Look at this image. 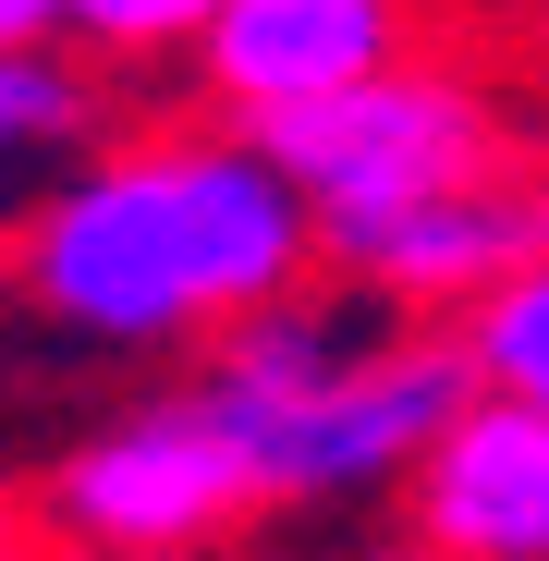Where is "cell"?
I'll use <instances>...</instances> for the list:
<instances>
[{"label": "cell", "instance_id": "3957f363", "mask_svg": "<svg viewBox=\"0 0 549 561\" xmlns=\"http://www.w3.org/2000/svg\"><path fill=\"white\" fill-rule=\"evenodd\" d=\"M268 525V477L232 439V415L208 391H159L123 403L111 427H85L49 489H37V537L49 549H111V561H171V549H220Z\"/></svg>", "mask_w": 549, "mask_h": 561}, {"label": "cell", "instance_id": "7a4b0ae2", "mask_svg": "<svg viewBox=\"0 0 549 561\" xmlns=\"http://www.w3.org/2000/svg\"><path fill=\"white\" fill-rule=\"evenodd\" d=\"M196 391L256 451L268 513H342V501H403L415 451L477 391V366L451 330H415V306H391L379 280L306 268L294 294L244 306L208 342Z\"/></svg>", "mask_w": 549, "mask_h": 561}, {"label": "cell", "instance_id": "8fae6325", "mask_svg": "<svg viewBox=\"0 0 549 561\" xmlns=\"http://www.w3.org/2000/svg\"><path fill=\"white\" fill-rule=\"evenodd\" d=\"M37 37H61V0H0V49H37Z\"/></svg>", "mask_w": 549, "mask_h": 561}, {"label": "cell", "instance_id": "30bf717a", "mask_svg": "<svg viewBox=\"0 0 549 561\" xmlns=\"http://www.w3.org/2000/svg\"><path fill=\"white\" fill-rule=\"evenodd\" d=\"M208 13L220 0H61V37L111 49V61H171V49H196Z\"/></svg>", "mask_w": 549, "mask_h": 561}, {"label": "cell", "instance_id": "277c9868", "mask_svg": "<svg viewBox=\"0 0 549 561\" xmlns=\"http://www.w3.org/2000/svg\"><path fill=\"white\" fill-rule=\"evenodd\" d=\"M244 135L294 171V196L318 220L415 208V196H439V183L501 171V99L465 85V73H439V61H415V49L379 61V73H354V85H330V99L256 111Z\"/></svg>", "mask_w": 549, "mask_h": 561}, {"label": "cell", "instance_id": "7c38bea8", "mask_svg": "<svg viewBox=\"0 0 549 561\" xmlns=\"http://www.w3.org/2000/svg\"><path fill=\"white\" fill-rule=\"evenodd\" d=\"M13 244H25V208H0V306H13Z\"/></svg>", "mask_w": 549, "mask_h": 561}, {"label": "cell", "instance_id": "6da1fadb", "mask_svg": "<svg viewBox=\"0 0 549 561\" xmlns=\"http://www.w3.org/2000/svg\"><path fill=\"white\" fill-rule=\"evenodd\" d=\"M318 268V208L256 135H123L25 196L13 306L85 354H183Z\"/></svg>", "mask_w": 549, "mask_h": 561}, {"label": "cell", "instance_id": "5b68a950", "mask_svg": "<svg viewBox=\"0 0 549 561\" xmlns=\"http://www.w3.org/2000/svg\"><path fill=\"white\" fill-rule=\"evenodd\" d=\"M403 549L439 561H549V403L465 391L403 477Z\"/></svg>", "mask_w": 549, "mask_h": 561}, {"label": "cell", "instance_id": "9c48e42d", "mask_svg": "<svg viewBox=\"0 0 549 561\" xmlns=\"http://www.w3.org/2000/svg\"><path fill=\"white\" fill-rule=\"evenodd\" d=\"M85 135V73L61 61V37L37 49H0V159H37Z\"/></svg>", "mask_w": 549, "mask_h": 561}, {"label": "cell", "instance_id": "52a82bcc", "mask_svg": "<svg viewBox=\"0 0 549 561\" xmlns=\"http://www.w3.org/2000/svg\"><path fill=\"white\" fill-rule=\"evenodd\" d=\"M403 49H415V0H220L183 61L232 123H256V111L330 99V85L379 73Z\"/></svg>", "mask_w": 549, "mask_h": 561}, {"label": "cell", "instance_id": "ba28073f", "mask_svg": "<svg viewBox=\"0 0 549 561\" xmlns=\"http://www.w3.org/2000/svg\"><path fill=\"white\" fill-rule=\"evenodd\" d=\"M451 342H465L477 391H525V403H549V256H525L513 280H489Z\"/></svg>", "mask_w": 549, "mask_h": 561}, {"label": "cell", "instance_id": "8992f818", "mask_svg": "<svg viewBox=\"0 0 549 561\" xmlns=\"http://www.w3.org/2000/svg\"><path fill=\"white\" fill-rule=\"evenodd\" d=\"M525 256H549V183H525V171H477V183H439L415 208L318 220V268L379 280L391 306H477Z\"/></svg>", "mask_w": 549, "mask_h": 561}]
</instances>
